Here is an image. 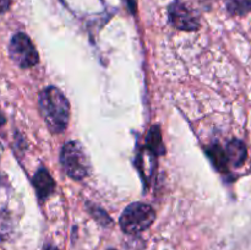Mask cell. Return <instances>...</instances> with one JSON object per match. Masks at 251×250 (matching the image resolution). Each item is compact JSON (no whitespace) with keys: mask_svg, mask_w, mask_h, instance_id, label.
I'll return each mask as SVG.
<instances>
[{"mask_svg":"<svg viewBox=\"0 0 251 250\" xmlns=\"http://www.w3.org/2000/svg\"><path fill=\"white\" fill-rule=\"evenodd\" d=\"M5 122H6V120H5V117L1 114V112H0V125H4Z\"/></svg>","mask_w":251,"mask_h":250,"instance_id":"16","label":"cell"},{"mask_svg":"<svg viewBox=\"0 0 251 250\" xmlns=\"http://www.w3.org/2000/svg\"><path fill=\"white\" fill-rule=\"evenodd\" d=\"M12 0H0V14H5L10 9Z\"/></svg>","mask_w":251,"mask_h":250,"instance_id":"13","label":"cell"},{"mask_svg":"<svg viewBox=\"0 0 251 250\" xmlns=\"http://www.w3.org/2000/svg\"><path fill=\"white\" fill-rule=\"evenodd\" d=\"M156 220L153 207L144 202H132L123 211L119 225L126 234H139L149 229Z\"/></svg>","mask_w":251,"mask_h":250,"instance_id":"3","label":"cell"},{"mask_svg":"<svg viewBox=\"0 0 251 250\" xmlns=\"http://www.w3.org/2000/svg\"><path fill=\"white\" fill-rule=\"evenodd\" d=\"M38 109L51 134H63L70 118L68 98L55 86H49L38 95Z\"/></svg>","mask_w":251,"mask_h":250,"instance_id":"1","label":"cell"},{"mask_svg":"<svg viewBox=\"0 0 251 250\" xmlns=\"http://www.w3.org/2000/svg\"><path fill=\"white\" fill-rule=\"evenodd\" d=\"M125 2H126L127 9L131 11V14H135L136 12V1L135 0H125Z\"/></svg>","mask_w":251,"mask_h":250,"instance_id":"14","label":"cell"},{"mask_svg":"<svg viewBox=\"0 0 251 250\" xmlns=\"http://www.w3.org/2000/svg\"><path fill=\"white\" fill-rule=\"evenodd\" d=\"M44 250H59V249L58 248L53 247V245H46V247H44Z\"/></svg>","mask_w":251,"mask_h":250,"instance_id":"15","label":"cell"},{"mask_svg":"<svg viewBox=\"0 0 251 250\" xmlns=\"http://www.w3.org/2000/svg\"><path fill=\"white\" fill-rule=\"evenodd\" d=\"M86 207H87L90 215L92 216V217L95 218V220L97 221L100 225H103V227H110V225H113L112 218H110L109 215H108V213L105 212L103 208H100V206L92 205V203L87 202Z\"/></svg>","mask_w":251,"mask_h":250,"instance_id":"11","label":"cell"},{"mask_svg":"<svg viewBox=\"0 0 251 250\" xmlns=\"http://www.w3.org/2000/svg\"><path fill=\"white\" fill-rule=\"evenodd\" d=\"M225 151L229 166L240 167L245 163V161H247V147H245L244 142L240 141V140L234 139L232 140V141L228 142Z\"/></svg>","mask_w":251,"mask_h":250,"instance_id":"7","label":"cell"},{"mask_svg":"<svg viewBox=\"0 0 251 250\" xmlns=\"http://www.w3.org/2000/svg\"><path fill=\"white\" fill-rule=\"evenodd\" d=\"M108 250H115V249H108Z\"/></svg>","mask_w":251,"mask_h":250,"instance_id":"17","label":"cell"},{"mask_svg":"<svg viewBox=\"0 0 251 250\" xmlns=\"http://www.w3.org/2000/svg\"><path fill=\"white\" fill-rule=\"evenodd\" d=\"M32 184H33V188L41 202L47 200L55 191V181L51 178L49 172L43 167L36 172L33 179H32Z\"/></svg>","mask_w":251,"mask_h":250,"instance_id":"6","label":"cell"},{"mask_svg":"<svg viewBox=\"0 0 251 250\" xmlns=\"http://www.w3.org/2000/svg\"><path fill=\"white\" fill-rule=\"evenodd\" d=\"M227 11L232 16H244L251 11V0H228Z\"/></svg>","mask_w":251,"mask_h":250,"instance_id":"10","label":"cell"},{"mask_svg":"<svg viewBox=\"0 0 251 250\" xmlns=\"http://www.w3.org/2000/svg\"><path fill=\"white\" fill-rule=\"evenodd\" d=\"M147 151L151 152L154 156H163L166 154V147H164L163 139H162V131L159 125H152L151 129L147 132L146 140H145Z\"/></svg>","mask_w":251,"mask_h":250,"instance_id":"8","label":"cell"},{"mask_svg":"<svg viewBox=\"0 0 251 250\" xmlns=\"http://www.w3.org/2000/svg\"><path fill=\"white\" fill-rule=\"evenodd\" d=\"M206 153H207L208 158L213 163V166L222 173H227L228 168H229V163H228L227 156H226L225 149L220 146V145L215 144L211 145L210 147L206 149Z\"/></svg>","mask_w":251,"mask_h":250,"instance_id":"9","label":"cell"},{"mask_svg":"<svg viewBox=\"0 0 251 250\" xmlns=\"http://www.w3.org/2000/svg\"><path fill=\"white\" fill-rule=\"evenodd\" d=\"M169 22L176 29L194 32L200 28V20L198 14L186 2L176 0L168 6Z\"/></svg>","mask_w":251,"mask_h":250,"instance_id":"5","label":"cell"},{"mask_svg":"<svg viewBox=\"0 0 251 250\" xmlns=\"http://www.w3.org/2000/svg\"><path fill=\"white\" fill-rule=\"evenodd\" d=\"M14 230L12 218L6 210H0V239H9Z\"/></svg>","mask_w":251,"mask_h":250,"instance_id":"12","label":"cell"},{"mask_svg":"<svg viewBox=\"0 0 251 250\" xmlns=\"http://www.w3.org/2000/svg\"><path fill=\"white\" fill-rule=\"evenodd\" d=\"M9 55L21 69L33 68L39 61L38 51L33 42L24 32L14 34L9 43Z\"/></svg>","mask_w":251,"mask_h":250,"instance_id":"4","label":"cell"},{"mask_svg":"<svg viewBox=\"0 0 251 250\" xmlns=\"http://www.w3.org/2000/svg\"><path fill=\"white\" fill-rule=\"evenodd\" d=\"M60 163L64 172L74 180H83L91 172L88 154L78 141H69L60 152Z\"/></svg>","mask_w":251,"mask_h":250,"instance_id":"2","label":"cell"}]
</instances>
